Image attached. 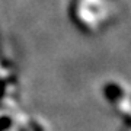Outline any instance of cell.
I'll return each mask as SVG.
<instances>
[{"label": "cell", "instance_id": "obj_1", "mask_svg": "<svg viewBox=\"0 0 131 131\" xmlns=\"http://www.w3.org/2000/svg\"><path fill=\"white\" fill-rule=\"evenodd\" d=\"M74 7H86V9L89 7L90 10L96 9V12H86L74 16L76 25L82 26V29L88 32H95L103 28L114 15L112 0H76Z\"/></svg>", "mask_w": 131, "mask_h": 131}]
</instances>
